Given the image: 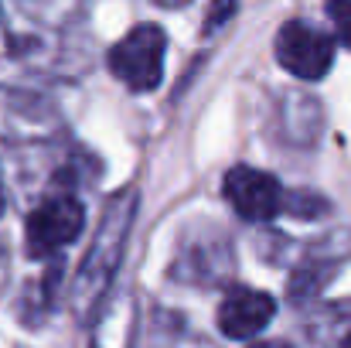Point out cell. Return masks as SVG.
Listing matches in <instances>:
<instances>
[{"label":"cell","mask_w":351,"mask_h":348,"mask_svg":"<svg viewBox=\"0 0 351 348\" xmlns=\"http://www.w3.org/2000/svg\"><path fill=\"white\" fill-rule=\"evenodd\" d=\"M136 188H123L119 195H113L106 202V212L96 226V235L82 256V266L75 273V283H72V311L82 325H89L99 311V304L106 301L113 280H117L119 259H123V249H126V235L133 229V219H136Z\"/></svg>","instance_id":"1"},{"label":"cell","mask_w":351,"mask_h":348,"mask_svg":"<svg viewBox=\"0 0 351 348\" xmlns=\"http://www.w3.org/2000/svg\"><path fill=\"white\" fill-rule=\"evenodd\" d=\"M167 34L157 24H140L110 51V72L133 93H150L164 79Z\"/></svg>","instance_id":"2"},{"label":"cell","mask_w":351,"mask_h":348,"mask_svg":"<svg viewBox=\"0 0 351 348\" xmlns=\"http://www.w3.org/2000/svg\"><path fill=\"white\" fill-rule=\"evenodd\" d=\"M86 226V212L82 202L72 195H55L48 202H41L31 216H27V229H24V249L31 259H45L55 256L62 246L75 242L79 232Z\"/></svg>","instance_id":"3"},{"label":"cell","mask_w":351,"mask_h":348,"mask_svg":"<svg viewBox=\"0 0 351 348\" xmlns=\"http://www.w3.org/2000/svg\"><path fill=\"white\" fill-rule=\"evenodd\" d=\"M276 62L290 76L317 82L335 65V41L304 21H287L276 34Z\"/></svg>","instance_id":"4"},{"label":"cell","mask_w":351,"mask_h":348,"mask_svg":"<svg viewBox=\"0 0 351 348\" xmlns=\"http://www.w3.org/2000/svg\"><path fill=\"white\" fill-rule=\"evenodd\" d=\"M229 205L245 219V222H269L276 219L280 212H287V192L283 185L259 171V167H245L239 164L226 174V185H222Z\"/></svg>","instance_id":"5"},{"label":"cell","mask_w":351,"mask_h":348,"mask_svg":"<svg viewBox=\"0 0 351 348\" xmlns=\"http://www.w3.org/2000/svg\"><path fill=\"white\" fill-rule=\"evenodd\" d=\"M276 314V301L252 287H232L219 304V332L232 342L256 338Z\"/></svg>","instance_id":"6"},{"label":"cell","mask_w":351,"mask_h":348,"mask_svg":"<svg viewBox=\"0 0 351 348\" xmlns=\"http://www.w3.org/2000/svg\"><path fill=\"white\" fill-rule=\"evenodd\" d=\"M328 17H331L338 41L351 48V0H328Z\"/></svg>","instance_id":"7"},{"label":"cell","mask_w":351,"mask_h":348,"mask_svg":"<svg viewBox=\"0 0 351 348\" xmlns=\"http://www.w3.org/2000/svg\"><path fill=\"white\" fill-rule=\"evenodd\" d=\"M235 14V0H212L208 14H205V31H215L219 24H226Z\"/></svg>","instance_id":"8"},{"label":"cell","mask_w":351,"mask_h":348,"mask_svg":"<svg viewBox=\"0 0 351 348\" xmlns=\"http://www.w3.org/2000/svg\"><path fill=\"white\" fill-rule=\"evenodd\" d=\"M154 3H157V7H184L188 0H154Z\"/></svg>","instance_id":"9"},{"label":"cell","mask_w":351,"mask_h":348,"mask_svg":"<svg viewBox=\"0 0 351 348\" xmlns=\"http://www.w3.org/2000/svg\"><path fill=\"white\" fill-rule=\"evenodd\" d=\"M3 205H7V195H3V185H0V216H3Z\"/></svg>","instance_id":"10"}]
</instances>
